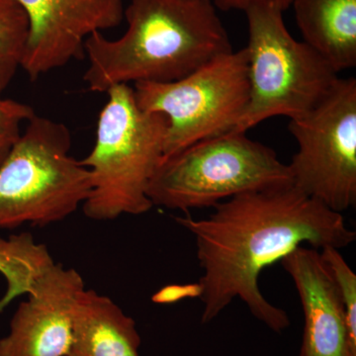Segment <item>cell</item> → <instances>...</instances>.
Wrapping results in <instances>:
<instances>
[{"label":"cell","mask_w":356,"mask_h":356,"mask_svg":"<svg viewBox=\"0 0 356 356\" xmlns=\"http://www.w3.org/2000/svg\"><path fill=\"white\" fill-rule=\"evenodd\" d=\"M205 219L175 217L195 238L203 274L201 323L208 324L238 298L255 318L275 332L290 325L286 312L259 289L261 271L301 245L348 247L356 238L341 213L293 184L247 192L218 203Z\"/></svg>","instance_id":"obj_1"},{"label":"cell","mask_w":356,"mask_h":356,"mask_svg":"<svg viewBox=\"0 0 356 356\" xmlns=\"http://www.w3.org/2000/svg\"><path fill=\"white\" fill-rule=\"evenodd\" d=\"M127 29L118 39L102 32L84 43V83L93 92L119 84L172 83L233 51L212 0H131Z\"/></svg>","instance_id":"obj_2"},{"label":"cell","mask_w":356,"mask_h":356,"mask_svg":"<svg viewBox=\"0 0 356 356\" xmlns=\"http://www.w3.org/2000/svg\"><path fill=\"white\" fill-rule=\"evenodd\" d=\"M106 93L95 146L81 161L91 180L83 213L95 221L142 215L154 207L147 187L163 161L168 129L163 114L140 108L128 84L115 86Z\"/></svg>","instance_id":"obj_3"},{"label":"cell","mask_w":356,"mask_h":356,"mask_svg":"<svg viewBox=\"0 0 356 356\" xmlns=\"http://www.w3.org/2000/svg\"><path fill=\"white\" fill-rule=\"evenodd\" d=\"M0 163V229L64 221L88 199L90 172L70 154L64 123L34 116Z\"/></svg>","instance_id":"obj_4"},{"label":"cell","mask_w":356,"mask_h":356,"mask_svg":"<svg viewBox=\"0 0 356 356\" xmlns=\"http://www.w3.org/2000/svg\"><path fill=\"white\" fill-rule=\"evenodd\" d=\"M292 184L289 166L273 149L231 131L163 158L147 197L153 206L188 212L247 192Z\"/></svg>","instance_id":"obj_5"},{"label":"cell","mask_w":356,"mask_h":356,"mask_svg":"<svg viewBox=\"0 0 356 356\" xmlns=\"http://www.w3.org/2000/svg\"><path fill=\"white\" fill-rule=\"evenodd\" d=\"M245 13L250 97L233 131L247 133L273 117L292 120L309 113L339 77L317 51L290 34L277 7L254 4Z\"/></svg>","instance_id":"obj_6"},{"label":"cell","mask_w":356,"mask_h":356,"mask_svg":"<svg viewBox=\"0 0 356 356\" xmlns=\"http://www.w3.org/2000/svg\"><path fill=\"white\" fill-rule=\"evenodd\" d=\"M136 102L168 120L163 158L231 132L250 97L247 51H229L172 83H137Z\"/></svg>","instance_id":"obj_7"},{"label":"cell","mask_w":356,"mask_h":356,"mask_svg":"<svg viewBox=\"0 0 356 356\" xmlns=\"http://www.w3.org/2000/svg\"><path fill=\"white\" fill-rule=\"evenodd\" d=\"M298 144L289 166L292 184L336 212L356 203V79H339L317 106L292 119Z\"/></svg>","instance_id":"obj_8"},{"label":"cell","mask_w":356,"mask_h":356,"mask_svg":"<svg viewBox=\"0 0 356 356\" xmlns=\"http://www.w3.org/2000/svg\"><path fill=\"white\" fill-rule=\"evenodd\" d=\"M29 32L21 69L31 81L84 55L86 40L120 24L123 0H16Z\"/></svg>","instance_id":"obj_9"},{"label":"cell","mask_w":356,"mask_h":356,"mask_svg":"<svg viewBox=\"0 0 356 356\" xmlns=\"http://www.w3.org/2000/svg\"><path fill=\"white\" fill-rule=\"evenodd\" d=\"M84 289L79 271L54 264L14 313L8 334L0 339V356H67L74 307Z\"/></svg>","instance_id":"obj_10"},{"label":"cell","mask_w":356,"mask_h":356,"mask_svg":"<svg viewBox=\"0 0 356 356\" xmlns=\"http://www.w3.org/2000/svg\"><path fill=\"white\" fill-rule=\"evenodd\" d=\"M301 300L304 331L300 356H356L346 314L317 248H295L281 261Z\"/></svg>","instance_id":"obj_11"},{"label":"cell","mask_w":356,"mask_h":356,"mask_svg":"<svg viewBox=\"0 0 356 356\" xmlns=\"http://www.w3.org/2000/svg\"><path fill=\"white\" fill-rule=\"evenodd\" d=\"M140 346L135 321L113 300L95 290L81 292L67 356H140Z\"/></svg>","instance_id":"obj_12"},{"label":"cell","mask_w":356,"mask_h":356,"mask_svg":"<svg viewBox=\"0 0 356 356\" xmlns=\"http://www.w3.org/2000/svg\"><path fill=\"white\" fill-rule=\"evenodd\" d=\"M303 42L334 72L356 65V0H293Z\"/></svg>","instance_id":"obj_13"},{"label":"cell","mask_w":356,"mask_h":356,"mask_svg":"<svg viewBox=\"0 0 356 356\" xmlns=\"http://www.w3.org/2000/svg\"><path fill=\"white\" fill-rule=\"evenodd\" d=\"M46 245L35 243L28 233L0 238V273L7 281L6 296L0 300V311L14 298L28 294L55 264Z\"/></svg>","instance_id":"obj_14"},{"label":"cell","mask_w":356,"mask_h":356,"mask_svg":"<svg viewBox=\"0 0 356 356\" xmlns=\"http://www.w3.org/2000/svg\"><path fill=\"white\" fill-rule=\"evenodd\" d=\"M28 32L27 16L16 0H0V93L21 67Z\"/></svg>","instance_id":"obj_15"},{"label":"cell","mask_w":356,"mask_h":356,"mask_svg":"<svg viewBox=\"0 0 356 356\" xmlns=\"http://www.w3.org/2000/svg\"><path fill=\"white\" fill-rule=\"evenodd\" d=\"M321 259L337 288V294L346 314L351 339L356 343V275L339 248H321Z\"/></svg>","instance_id":"obj_16"},{"label":"cell","mask_w":356,"mask_h":356,"mask_svg":"<svg viewBox=\"0 0 356 356\" xmlns=\"http://www.w3.org/2000/svg\"><path fill=\"white\" fill-rule=\"evenodd\" d=\"M35 114L36 112L30 105L0 97V163L19 140L21 126Z\"/></svg>","instance_id":"obj_17"},{"label":"cell","mask_w":356,"mask_h":356,"mask_svg":"<svg viewBox=\"0 0 356 356\" xmlns=\"http://www.w3.org/2000/svg\"><path fill=\"white\" fill-rule=\"evenodd\" d=\"M201 287L199 283L186 285H170L161 289L154 295V303L170 304L180 301L185 298H194L200 297Z\"/></svg>","instance_id":"obj_18"},{"label":"cell","mask_w":356,"mask_h":356,"mask_svg":"<svg viewBox=\"0 0 356 356\" xmlns=\"http://www.w3.org/2000/svg\"><path fill=\"white\" fill-rule=\"evenodd\" d=\"M212 2L215 7L224 11H245L248 7L254 6V4L268 3L277 7L284 13L292 6L293 0H212Z\"/></svg>","instance_id":"obj_19"}]
</instances>
